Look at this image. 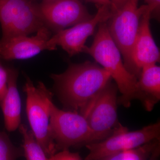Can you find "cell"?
<instances>
[{"label":"cell","mask_w":160,"mask_h":160,"mask_svg":"<svg viewBox=\"0 0 160 160\" xmlns=\"http://www.w3.org/2000/svg\"><path fill=\"white\" fill-rule=\"evenodd\" d=\"M51 77L64 110L81 114L112 79L106 69L89 61L70 64L65 72Z\"/></svg>","instance_id":"obj_1"},{"label":"cell","mask_w":160,"mask_h":160,"mask_svg":"<svg viewBox=\"0 0 160 160\" xmlns=\"http://www.w3.org/2000/svg\"><path fill=\"white\" fill-rule=\"evenodd\" d=\"M83 52L93 58L108 71L118 86L121 95L118 104L129 108L131 102L138 99V79L126 69L119 49L109 33L106 22L100 23L90 47L85 46Z\"/></svg>","instance_id":"obj_2"},{"label":"cell","mask_w":160,"mask_h":160,"mask_svg":"<svg viewBox=\"0 0 160 160\" xmlns=\"http://www.w3.org/2000/svg\"><path fill=\"white\" fill-rule=\"evenodd\" d=\"M49 132L57 152L101 141L83 115L61 110L52 101L50 103Z\"/></svg>","instance_id":"obj_3"},{"label":"cell","mask_w":160,"mask_h":160,"mask_svg":"<svg viewBox=\"0 0 160 160\" xmlns=\"http://www.w3.org/2000/svg\"><path fill=\"white\" fill-rule=\"evenodd\" d=\"M23 90L26 94V112L32 130L49 159L57 152L49 132L52 94L42 82L35 86L28 76Z\"/></svg>","instance_id":"obj_4"},{"label":"cell","mask_w":160,"mask_h":160,"mask_svg":"<svg viewBox=\"0 0 160 160\" xmlns=\"http://www.w3.org/2000/svg\"><path fill=\"white\" fill-rule=\"evenodd\" d=\"M33 0H0V23L5 40L29 35L46 26Z\"/></svg>","instance_id":"obj_5"},{"label":"cell","mask_w":160,"mask_h":160,"mask_svg":"<svg viewBox=\"0 0 160 160\" xmlns=\"http://www.w3.org/2000/svg\"><path fill=\"white\" fill-rule=\"evenodd\" d=\"M156 138H160L159 122L134 131H129L119 123L108 138L85 146L89 151L85 160H104L110 155L138 147Z\"/></svg>","instance_id":"obj_6"},{"label":"cell","mask_w":160,"mask_h":160,"mask_svg":"<svg viewBox=\"0 0 160 160\" xmlns=\"http://www.w3.org/2000/svg\"><path fill=\"white\" fill-rule=\"evenodd\" d=\"M138 0H127L125 5L112 13L107 24L109 33L122 56L127 68L137 35L140 20L148 9L147 5L138 7Z\"/></svg>","instance_id":"obj_7"},{"label":"cell","mask_w":160,"mask_h":160,"mask_svg":"<svg viewBox=\"0 0 160 160\" xmlns=\"http://www.w3.org/2000/svg\"><path fill=\"white\" fill-rule=\"evenodd\" d=\"M118 86L111 80L82 115L101 141L108 138L119 124L117 115Z\"/></svg>","instance_id":"obj_8"},{"label":"cell","mask_w":160,"mask_h":160,"mask_svg":"<svg viewBox=\"0 0 160 160\" xmlns=\"http://www.w3.org/2000/svg\"><path fill=\"white\" fill-rule=\"evenodd\" d=\"M97 7V12L91 18L58 32L51 36L48 42L49 51L56 50L57 46H60L70 57L83 52L86 40L93 34L97 26L109 21L112 15L110 6Z\"/></svg>","instance_id":"obj_9"},{"label":"cell","mask_w":160,"mask_h":160,"mask_svg":"<svg viewBox=\"0 0 160 160\" xmlns=\"http://www.w3.org/2000/svg\"><path fill=\"white\" fill-rule=\"evenodd\" d=\"M38 7L45 26L55 33L93 16L80 0L42 1Z\"/></svg>","instance_id":"obj_10"},{"label":"cell","mask_w":160,"mask_h":160,"mask_svg":"<svg viewBox=\"0 0 160 160\" xmlns=\"http://www.w3.org/2000/svg\"><path fill=\"white\" fill-rule=\"evenodd\" d=\"M152 10L148 9L143 13L132 51L130 62L126 69L138 79L145 66L159 62V49L155 42L150 29Z\"/></svg>","instance_id":"obj_11"},{"label":"cell","mask_w":160,"mask_h":160,"mask_svg":"<svg viewBox=\"0 0 160 160\" xmlns=\"http://www.w3.org/2000/svg\"><path fill=\"white\" fill-rule=\"evenodd\" d=\"M51 31L44 26L33 36H18L0 40V58L6 60L27 59L44 50H49L48 42Z\"/></svg>","instance_id":"obj_12"},{"label":"cell","mask_w":160,"mask_h":160,"mask_svg":"<svg viewBox=\"0 0 160 160\" xmlns=\"http://www.w3.org/2000/svg\"><path fill=\"white\" fill-rule=\"evenodd\" d=\"M7 91L0 103L4 116L5 127L9 132L14 131L21 122V101L17 88L18 72L12 68H7Z\"/></svg>","instance_id":"obj_13"},{"label":"cell","mask_w":160,"mask_h":160,"mask_svg":"<svg viewBox=\"0 0 160 160\" xmlns=\"http://www.w3.org/2000/svg\"><path fill=\"white\" fill-rule=\"evenodd\" d=\"M138 99L147 111H151L160 99V67L145 66L138 79Z\"/></svg>","instance_id":"obj_14"},{"label":"cell","mask_w":160,"mask_h":160,"mask_svg":"<svg viewBox=\"0 0 160 160\" xmlns=\"http://www.w3.org/2000/svg\"><path fill=\"white\" fill-rule=\"evenodd\" d=\"M160 138L152 140L143 145L108 156L104 160H155L160 156Z\"/></svg>","instance_id":"obj_15"},{"label":"cell","mask_w":160,"mask_h":160,"mask_svg":"<svg viewBox=\"0 0 160 160\" xmlns=\"http://www.w3.org/2000/svg\"><path fill=\"white\" fill-rule=\"evenodd\" d=\"M20 133L23 137L22 146L24 156L28 160H49L47 155L36 139L32 130H29L27 126L20 124L18 127Z\"/></svg>","instance_id":"obj_16"},{"label":"cell","mask_w":160,"mask_h":160,"mask_svg":"<svg viewBox=\"0 0 160 160\" xmlns=\"http://www.w3.org/2000/svg\"><path fill=\"white\" fill-rule=\"evenodd\" d=\"M23 155L22 148L15 146L6 132L0 131V160L16 159Z\"/></svg>","instance_id":"obj_17"},{"label":"cell","mask_w":160,"mask_h":160,"mask_svg":"<svg viewBox=\"0 0 160 160\" xmlns=\"http://www.w3.org/2000/svg\"><path fill=\"white\" fill-rule=\"evenodd\" d=\"M50 160H81L82 158L78 152H72L69 149H64L56 152L50 158Z\"/></svg>","instance_id":"obj_18"},{"label":"cell","mask_w":160,"mask_h":160,"mask_svg":"<svg viewBox=\"0 0 160 160\" xmlns=\"http://www.w3.org/2000/svg\"><path fill=\"white\" fill-rule=\"evenodd\" d=\"M8 72L0 62V103L6 95L7 91Z\"/></svg>","instance_id":"obj_19"},{"label":"cell","mask_w":160,"mask_h":160,"mask_svg":"<svg viewBox=\"0 0 160 160\" xmlns=\"http://www.w3.org/2000/svg\"><path fill=\"white\" fill-rule=\"evenodd\" d=\"M144 1L152 10V15L153 14L158 18L159 16L160 0H144Z\"/></svg>","instance_id":"obj_20"},{"label":"cell","mask_w":160,"mask_h":160,"mask_svg":"<svg viewBox=\"0 0 160 160\" xmlns=\"http://www.w3.org/2000/svg\"><path fill=\"white\" fill-rule=\"evenodd\" d=\"M127 1V0H110L111 9L112 13L121 9Z\"/></svg>","instance_id":"obj_21"},{"label":"cell","mask_w":160,"mask_h":160,"mask_svg":"<svg viewBox=\"0 0 160 160\" xmlns=\"http://www.w3.org/2000/svg\"><path fill=\"white\" fill-rule=\"evenodd\" d=\"M87 2L94 3L96 6H108L111 7L110 0H84Z\"/></svg>","instance_id":"obj_22"},{"label":"cell","mask_w":160,"mask_h":160,"mask_svg":"<svg viewBox=\"0 0 160 160\" xmlns=\"http://www.w3.org/2000/svg\"><path fill=\"white\" fill-rule=\"evenodd\" d=\"M42 1H49V0H42Z\"/></svg>","instance_id":"obj_23"}]
</instances>
